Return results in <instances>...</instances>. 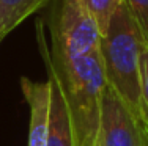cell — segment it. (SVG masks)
<instances>
[{"label": "cell", "instance_id": "7a4b0ae2", "mask_svg": "<svg viewBox=\"0 0 148 146\" xmlns=\"http://www.w3.org/2000/svg\"><path fill=\"white\" fill-rule=\"evenodd\" d=\"M140 27L123 3L110 19L101 38V57L107 85L126 102L129 110L142 124L147 123V112L142 97L140 61L145 47Z\"/></svg>", "mask_w": 148, "mask_h": 146}, {"label": "cell", "instance_id": "277c9868", "mask_svg": "<svg viewBox=\"0 0 148 146\" xmlns=\"http://www.w3.org/2000/svg\"><path fill=\"white\" fill-rule=\"evenodd\" d=\"M143 126L110 86L101 101L98 146H143Z\"/></svg>", "mask_w": 148, "mask_h": 146}, {"label": "cell", "instance_id": "ba28073f", "mask_svg": "<svg viewBox=\"0 0 148 146\" xmlns=\"http://www.w3.org/2000/svg\"><path fill=\"white\" fill-rule=\"evenodd\" d=\"M87 3H88L95 19H96L101 35H104L109 24H110V19L117 13V10L123 5V0H87Z\"/></svg>", "mask_w": 148, "mask_h": 146}, {"label": "cell", "instance_id": "7c38bea8", "mask_svg": "<svg viewBox=\"0 0 148 146\" xmlns=\"http://www.w3.org/2000/svg\"><path fill=\"white\" fill-rule=\"evenodd\" d=\"M3 38H5V36H3V35H0V43L3 41Z\"/></svg>", "mask_w": 148, "mask_h": 146}, {"label": "cell", "instance_id": "5b68a950", "mask_svg": "<svg viewBox=\"0 0 148 146\" xmlns=\"http://www.w3.org/2000/svg\"><path fill=\"white\" fill-rule=\"evenodd\" d=\"M21 88L30 109L29 146H47L51 116V83L21 77Z\"/></svg>", "mask_w": 148, "mask_h": 146}, {"label": "cell", "instance_id": "9c48e42d", "mask_svg": "<svg viewBox=\"0 0 148 146\" xmlns=\"http://www.w3.org/2000/svg\"><path fill=\"white\" fill-rule=\"evenodd\" d=\"M123 3L129 10L137 25L140 27V32L145 38V44L148 47V0H123Z\"/></svg>", "mask_w": 148, "mask_h": 146}, {"label": "cell", "instance_id": "30bf717a", "mask_svg": "<svg viewBox=\"0 0 148 146\" xmlns=\"http://www.w3.org/2000/svg\"><path fill=\"white\" fill-rule=\"evenodd\" d=\"M140 72H142V97H143V107L148 116V47H143L142 52V61H140Z\"/></svg>", "mask_w": 148, "mask_h": 146}, {"label": "cell", "instance_id": "8992f818", "mask_svg": "<svg viewBox=\"0 0 148 146\" xmlns=\"http://www.w3.org/2000/svg\"><path fill=\"white\" fill-rule=\"evenodd\" d=\"M46 69H47V80L51 83V116H49L47 146H76L65 96L54 72L49 68Z\"/></svg>", "mask_w": 148, "mask_h": 146}, {"label": "cell", "instance_id": "52a82bcc", "mask_svg": "<svg viewBox=\"0 0 148 146\" xmlns=\"http://www.w3.org/2000/svg\"><path fill=\"white\" fill-rule=\"evenodd\" d=\"M51 0H0V35L6 36L21 22L46 8Z\"/></svg>", "mask_w": 148, "mask_h": 146}, {"label": "cell", "instance_id": "8fae6325", "mask_svg": "<svg viewBox=\"0 0 148 146\" xmlns=\"http://www.w3.org/2000/svg\"><path fill=\"white\" fill-rule=\"evenodd\" d=\"M143 146H148V118L145 126H143Z\"/></svg>", "mask_w": 148, "mask_h": 146}, {"label": "cell", "instance_id": "6da1fadb", "mask_svg": "<svg viewBox=\"0 0 148 146\" xmlns=\"http://www.w3.org/2000/svg\"><path fill=\"white\" fill-rule=\"evenodd\" d=\"M36 39L46 68L54 72L65 96L76 146H98L101 101L107 86L101 49L77 58L51 60L43 20L36 22Z\"/></svg>", "mask_w": 148, "mask_h": 146}, {"label": "cell", "instance_id": "3957f363", "mask_svg": "<svg viewBox=\"0 0 148 146\" xmlns=\"http://www.w3.org/2000/svg\"><path fill=\"white\" fill-rule=\"evenodd\" d=\"M47 8L51 60L84 57L101 47L103 35L87 0H51Z\"/></svg>", "mask_w": 148, "mask_h": 146}]
</instances>
